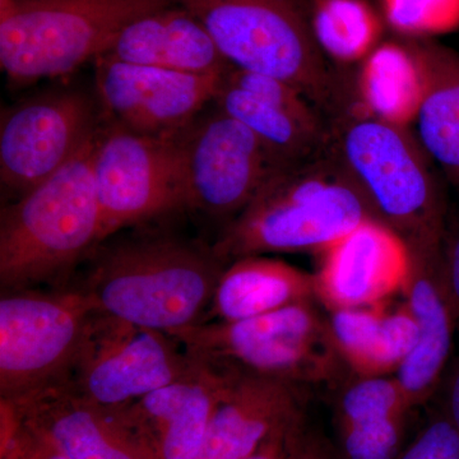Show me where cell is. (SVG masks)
I'll return each mask as SVG.
<instances>
[{"label":"cell","instance_id":"obj_1","mask_svg":"<svg viewBox=\"0 0 459 459\" xmlns=\"http://www.w3.org/2000/svg\"><path fill=\"white\" fill-rule=\"evenodd\" d=\"M148 223L102 240L68 287L96 312L171 332L204 322L226 263L213 246Z\"/></svg>","mask_w":459,"mask_h":459},{"label":"cell","instance_id":"obj_2","mask_svg":"<svg viewBox=\"0 0 459 459\" xmlns=\"http://www.w3.org/2000/svg\"><path fill=\"white\" fill-rule=\"evenodd\" d=\"M370 219L377 220L370 202L332 151L277 169L212 246L226 264L265 253L322 252Z\"/></svg>","mask_w":459,"mask_h":459},{"label":"cell","instance_id":"obj_3","mask_svg":"<svg viewBox=\"0 0 459 459\" xmlns=\"http://www.w3.org/2000/svg\"><path fill=\"white\" fill-rule=\"evenodd\" d=\"M95 140L50 179L3 205L2 290L65 289L104 240L92 174Z\"/></svg>","mask_w":459,"mask_h":459},{"label":"cell","instance_id":"obj_4","mask_svg":"<svg viewBox=\"0 0 459 459\" xmlns=\"http://www.w3.org/2000/svg\"><path fill=\"white\" fill-rule=\"evenodd\" d=\"M192 360L223 373L271 377L307 389L338 385L350 369L312 301L234 322L205 320L171 332Z\"/></svg>","mask_w":459,"mask_h":459},{"label":"cell","instance_id":"obj_5","mask_svg":"<svg viewBox=\"0 0 459 459\" xmlns=\"http://www.w3.org/2000/svg\"><path fill=\"white\" fill-rule=\"evenodd\" d=\"M175 0H0V65L14 86L95 62L138 18Z\"/></svg>","mask_w":459,"mask_h":459},{"label":"cell","instance_id":"obj_6","mask_svg":"<svg viewBox=\"0 0 459 459\" xmlns=\"http://www.w3.org/2000/svg\"><path fill=\"white\" fill-rule=\"evenodd\" d=\"M334 155L360 186L377 220L409 246L442 244V195L430 159L407 128L353 114L338 122Z\"/></svg>","mask_w":459,"mask_h":459},{"label":"cell","instance_id":"obj_7","mask_svg":"<svg viewBox=\"0 0 459 459\" xmlns=\"http://www.w3.org/2000/svg\"><path fill=\"white\" fill-rule=\"evenodd\" d=\"M188 9L235 68L279 78L325 105L333 98L314 39L312 0H175Z\"/></svg>","mask_w":459,"mask_h":459},{"label":"cell","instance_id":"obj_8","mask_svg":"<svg viewBox=\"0 0 459 459\" xmlns=\"http://www.w3.org/2000/svg\"><path fill=\"white\" fill-rule=\"evenodd\" d=\"M95 314L74 287L2 290L0 400L22 401L68 380Z\"/></svg>","mask_w":459,"mask_h":459},{"label":"cell","instance_id":"obj_9","mask_svg":"<svg viewBox=\"0 0 459 459\" xmlns=\"http://www.w3.org/2000/svg\"><path fill=\"white\" fill-rule=\"evenodd\" d=\"M105 115L95 84L57 83L4 108L0 183L14 199L50 179L95 140Z\"/></svg>","mask_w":459,"mask_h":459},{"label":"cell","instance_id":"obj_10","mask_svg":"<svg viewBox=\"0 0 459 459\" xmlns=\"http://www.w3.org/2000/svg\"><path fill=\"white\" fill-rule=\"evenodd\" d=\"M179 133L143 134L105 120L92 150L104 240L186 211Z\"/></svg>","mask_w":459,"mask_h":459},{"label":"cell","instance_id":"obj_11","mask_svg":"<svg viewBox=\"0 0 459 459\" xmlns=\"http://www.w3.org/2000/svg\"><path fill=\"white\" fill-rule=\"evenodd\" d=\"M186 211L226 223L285 166L213 101L179 133Z\"/></svg>","mask_w":459,"mask_h":459},{"label":"cell","instance_id":"obj_12","mask_svg":"<svg viewBox=\"0 0 459 459\" xmlns=\"http://www.w3.org/2000/svg\"><path fill=\"white\" fill-rule=\"evenodd\" d=\"M195 369L174 337L96 312L69 382L86 397L122 407Z\"/></svg>","mask_w":459,"mask_h":459},{"label":"cell","instance_id":"obj_13","mask_svg":"<svg viewBox=\"0 0 459 459\" xmlns=\"http://www.w3.org/2000/svg\"><path fill=\"white\" fill-rule=\"evenodd\" d=\"M105 120L133 132L174 135L213 101L222 77L131 65L108 56L93 62Z\"/></svg>","mask_w":459,"mask_h":459},{"label":"cell","instance_id":"obj_14","mask_svg":"<svg viewBox=\"0 0 459 459\" xmlns=\"http://www.w3.org/2000/svg\"><path fill=\"white\" fill-rule=\"evenodd\" d=\"M213 104L244 124L282 165L322 152L329 133L310 100L272 75L231 66Z\"/></svg>","mask_w":459,"mask_h":459},{"label":"cell","instance_id":"obj_15","mask_svg":"<svg viewBox=\"0 0 459 459\" xmlns=\"http://www.w3.org/2000/svg\"><path fill=\"white\" fill-rule=\"evenodd\" d=\"M319 253L316 298L329 310L377 307L409 283V244L379 220H367Z\"/></svg>","mask_w":459,"mask_h":459},{"label":"cell","instance_id":"obj_16","mask_svg":"<svg viewBox=\"0 0 459 459\" xmlns=\"http://www.w3.org/2000/svg\"><path fill=\"white\" fill-rule=\"evenodd\" d=\"M11 402L27 427L68 459H156L120 407L96 403L69 380Z\"/></svg>","mask_w":459,"mask_h":459},{"label":"cell","instance_id":"obj_17","mask_svg":"<svg viewBox=\"0 0 459 459\" xmlns=\"http://www.w3.org/2000/svg\"><path fill=\"white\" fill-rule=\"evenodd\" d=\"M411 274L407 307L418 325V340L395 370L407 406L413 409L433 394L452 350L457 312L444 280L443 244L410 247Z\"/></svg>","mask_w":459,"mask_h":459},{"label":"cell","instance_id":"obj_18","mask_svg":"<svg viewBox=\"0 0 459 459\" xmlns=\"http://www.w3.org/2000/svg\"><path fill=\"white\" fill-rule=\"evenodd\" d=\"M226 374L228 385L197 459H247L272 435L304 418L307 389L271 377Z\"/></svg>","mask_w":459,"mask_h":459},{"label":"cell","instance_id":"obj_19","mask_svg":"<svg viewBox=\"0 0 459 459\" xmlns=\"http://www.w3.org/2000/svg\"><path fill=\"white\" fill-rule=\"evenodd\" d=\"M228 379L195 361L186 377L120 409L156 459H197Z\"/></svg>","mask_w":459,"mask_h":459},{"label":"cell","instance_id":"obj_20","mask_svg":"<svg viewBox=\"0 0 459 459\" xmlns=\"http://www.w3.org/2000/svg\"><path fill=\"white\" fill-rule=\"evenodd\" d=\"M104 56L131 65L217 77L232 66L204 26L179 4L135 20Z\"/></svg>","mask_w":459,"mask_h":459},{"label":"cell","instance_id":"obj_21","mask_svg":"<svg viewBox=\"0 0 459 459\" xmlns=\"http://www.w3.org/2000/svg\"><path fill=\"white\" fill-rule=\"evenodd\" d=\"M407 406L394 377H360L336 406L341 459H395L404 448Z\"/></svg>","mask_w":459,"mask_h":459},{"label":"cell","instance_id":"obj_22","mask_svg":"<svg viewBox=\"0 0 459 459\" xmlns=\"http://www.w3.org/2000/svg\"><path fill=\"white\" fill-rule=\"evenodd\" d=\"M316 298L312 274L280 259L246 256L226 265L204 322L253 318Z\"/></svg>","mask_w":459,"mask_h":459},{"label":"cell","instance_id":"obj_23","mask_svg":"<svg viewBox=\"0 0 459 459\" xmlns=\"http://www.w3.org/2000/svg\"><path fill=\"white\" fill-rule=\"evenodd\" d=\"M407 44L424 81V95L413 123L418 141L459 186V54L427 39H407Z\"/></svg>","mask_w":459,"mask_h":459},{"label":"cell","instance_id":"obj_24","mask_svg":"<svg viewBox=\"0 0 459 459\" xmlns=\"http://www.w3.org/2000/svg\"><path fill=\"white\" fill-rule=\"evenodd\" d=\"M329 312V327L338 350L359 377L397 370L418 340V325L407 305L391 313L377 307Z\"/></svg>","mask_w":459,"mask_h":459},{"label":"cell","instance_id":"obj_25","mask_svg":"<svg viewBox=\"0 0 459 459\" xmlns=\"http://www.w3.org/2000/svg\"><path fill=\"white\" fill-rule=\"evenodd\" d=\"M359 91L364 113L407 128L415 123L424 95V81L409 44L377 45L362 62Z\"/></svg>","mask_w":459,"mask_h":459},{"label":"cell","instance_id":"obj_26","mask_svg":"<svg viewBox=\"0 0 459 459\" xmlns=\"http://www.w3.org/2000/svg\"><path fill=\"white\" fill-rule=\"evenodd\" d=\"M310 22L322 53L343 65L364 62L383 30L367 0H312Z\"/></svg>","mask_w":459,"mask_h":459},{"label":"cell","instance_id":"obj_27","mask_svg":"<svg viewBox=\"0 0 459 459\" xmlns=\"http://www.w3.org/2000/svg\"><path fill=\"white\" fill-rule=\"evenodd\" d=\"M388 25L407 39H428L459 26V0H380Z\"/></svg>","mask_w":459,"mask_h":459},{"label":"cell","instance_id":"obj_28","mask_svg":"<svg viewBox=\"0 0 459 459\" xmlns=\"http://www.w3.org/2000/svg\"><path fill=\"white\" fill-rule=\"evenodd\" d=\"M395 459H459V431L443 413L431 420Z\"/></svg>","mask_w":459,"mask_h":459},{"label":"cell","instance_id":"obj_29","mask_svg":"<svg viewBox=\"0 0 459 459\" xmlns=\"http://www.w3.org/2000/svg\"><path fill=\"white\" fill-rule=\"evenodd\" d=\"M287 459H337L327 444L307 430L305 422L296 430Z\"/></svg>","mask_w":459,"mask_h":459},{"label":"cell","instance_id":"obj_30","mask_svg":"<svg viewBox=\"0 0 459 459\" xmlns=\"http://www.w3.org/2000/svg\"><path fill=\"white\" fill-rule=\"evenodd\" d=\"M304 421L303 418L296 421L295 424L277 431L276 434L272 435L270 439L263 443L258 451L253 453L247 459H287L292 437H294L296 430L300 428Z\"/></svg>","mask_w":459,"mask_h":459},{"label":"cell","instance_id":"obj_31","mask_svg":"<svg viewBox=\"0 0 459 459\" xmlns=\"http://www.w3.org/2000/svg\"><path fill=\"white\" fill-rule=\"evenodd\" d=\"M444 280L455 307L459 310V231L444 249Z\"/></svg>","mask_w":459,"mask_h":459},{"label":"cell","instance_id":"obj_32","mask_svg":"<svg viewBox=\"0 0 459 459\" xmlns=\"http://www.w3.org/2000/svg\"><path fill=\"white\" fill-rule=\"evenodd\" d=\"M35 434L23 422L22 428L5 446H0V459H32Z\"/></svg>","mask_w":459,"mask_h":459},{"label":"cell","instance_id":"obj_33","mask_svg":"<svg viewBox=\"0 0 459 459\" xmlns=\"http://www.w3.org/2000/svg\"><path fill=\"white\" fill-rule=\"evenodd\" d=\"M444 415L451 420L459 431V368L452 374L446 388V412Z\"/></svg>","mask_w":459,"mask_h":459},{"label":"cell","instance_id":"obj_34","mask_svg":"<svg viewBox=\"0 0 459 459\" xmlns=\"http://www.w3.org/2000/svg\"><path fill=\"white\" fill-rule=\"evenodd\" d=\"M33 434H35V449H33L32 459H68L62 452L57 451L53 444L44 439L41 435L35 433V431H33Z\"/></svg>","mask_w":459,"mask_h":459}]
</instances>
